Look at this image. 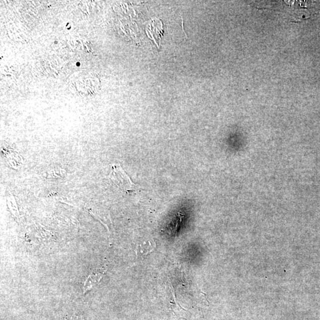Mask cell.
Masks as SVG:
<instances>
[{
  "label": "cell",
  "mask_w": 320,
  "mask_h": 320,
  "mask_svg": "<svg viewBox=\"0 0 320 320\" xmlns=\"http://www.w3.org/2000/svg\"><path fill=\"white\" fill-rule=\"evenodd\" d=\"M109 177L117 186L124 192L128 194L136 193L141 190V187L135 184L128 175L122 168L120 164H115L112 167V170Z\"/></svg>",
  "instance_id": "cell-1"
},
{
  "label": "cell",
  "mask_w": 320,
  "mask_h": 320,
  "mask_svg": "<svg viewBox=\"0 0 320 320\" xmlns=\"http://www.w3.org/2000/svg\"><path fill=\"white\" fill-rule=\"evenodd\" d=\"M103 275H104V273L101 269L93 270L91 272L83 282V294H86L96 287L101 281Z\"/></svg>",
  "instance_id": "cell-2"
}]
</instances>
